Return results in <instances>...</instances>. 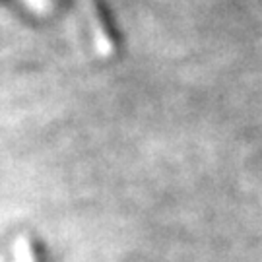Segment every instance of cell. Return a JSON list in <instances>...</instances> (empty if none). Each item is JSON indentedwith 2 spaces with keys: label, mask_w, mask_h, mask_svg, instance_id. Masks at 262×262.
Wrapping results in <instances>:
<instances>
[{
  "label": "cell",
  "mask_w": 262,
  "mask_h": 262,
  "mask_svg": "<svg viewBox=\"0 0 262 262\" xmlns=\"http://www.w3.org/2000/svg\"><path fill=\"white\" fill-rule=\"evenodd\" d=\"M14 262H37V256H35V249L26 235H19L14 241Z\"/></svg>",
  "instance_id": "cell-1"
},
{
  "label": "cell",
  "mask_w": 262,
  "mask_h": 262,
  "mask_svg": "<svg viewBox=\"0 0 262 262\" xmlns=\"http://www.w3.org/2000/svg\"><path fill=\"white\" fill-rule=\"evenodd\" d=\"M21 2L35 14H49L51 10V0H21Z\"/></svg>",
  "instance_id": "cell-2"
}]
</instances>
